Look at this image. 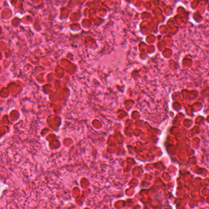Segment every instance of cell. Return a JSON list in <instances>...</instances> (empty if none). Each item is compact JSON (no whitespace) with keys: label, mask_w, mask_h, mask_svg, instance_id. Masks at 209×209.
<instances>
[{"label":"cell","mask_w":209,"mask_h":209,"mask_svg":"<svg viewBox=\"0 0 209 209\" xmlns=\"http://www.w3.org/2000/svg\"><path fill=\"white\" fill-rule=\"evenodd\" d=\"M5 188H6V185H3V183H2L1 182H0V196L1 195L2 191L4 190V189H5Z\"/></svg>","instance_id":"1"}]
</instances>
